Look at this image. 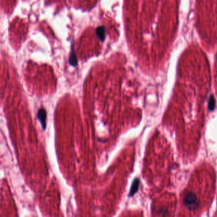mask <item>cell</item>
<instances>
[{"instance_id":"6da1fadb","label":"cell","mask_w":217,"mask_h":217,"mask_svg":"<svg viewBox=\"0 0 217 217\" xmlns=\"http://www.w3.org/2000/svg\"><path fill=\"white\" fill-rule=\"evenodd\" d=\"M183 203L189 210H195L199 207V200L197 196L192 192H189L184 196Z\"/></svg>"},{"instance_id":"3957f363","label":"cell","mask_w":217,"mask_h":217,"mask_svg":"<svg viewBox=\"0 0 217 217\" xmlns=\"http://www.w3.org/2000/svg\"><path fill=\"white\" fill-rule=\"evenodd\" d=\"M69 62L71 66H76L77 64H78V59H77L76 55L75 53L74 45L73 42H72V47H71V54H70L69 58Z\"/></svg>"},{"instance_id":"277c9868","label":"cell","mask_w":217,"mask_h":217,"mask_svg":"<svg viewBox=\"0 0 217 217\" xmlns=\"http://www.w3.org/2000/svg\"><path fill=\"white\" fill-rule=\"evenodd\" d=\"M95 33L96 36L100 42H104L106 38V28L103 26H100L96 28L95 30Z\"/></svg>"},{"instance_id":"5b68a950","label":"cell","mask_w":217,"mask_h":217,"mask_svg":"<svg viewBox=\"0 0 217 217\" xmlns=\"http://www.w3.org/2000/svg\"><path fill=\"white\" fill-rule=\"evenodd\" d=\"M139 183H140V180L139 178H135L132 185V187L130 189V194H129V197H132L133 196L136 192H137L139 190Z\"/></svg>"},{"instance_id":"7a4b0ae2","label":"cell","mask_w":217,"mask_h":217,"mask_svg":"<svg viewBox=\"0 0 217 217\" xmlns=\"http://www.w3.org/2000/svg\"><path fill=\"white\" fill-rule=\"evenodd\" d=\"M37 117L38 120H39L40 123L42 124V126L43 127V129H45L46 128V112L44 108H41L39 109L38 114H37Z\"/></svg>"}]
</instances>
